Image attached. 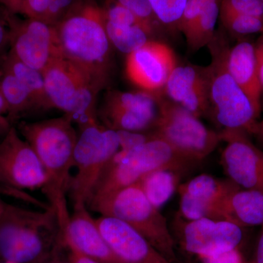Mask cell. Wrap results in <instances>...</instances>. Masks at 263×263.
I'll return each mask as SVG.
<instances>
[{"mask_svg":"<svg viewBox=\"0 0 263 263\" xmlns=\"http://www.w3.org/2000/svg\"><path fill=\"white\" fill-rule=\"evenodd\" d=\"M53 258H51V256L49 259H48L44 263H70L69 259H63L60 258V257H53Z\"/></svg>","mask_w":263,"mask_h":263,"instance_id":"43","label":"cell"},{"mask_svg":"<svg viewBox=\"0 0 263 263\" xmlns=\"http://www.w3.org/2000/svg\"><path fill=\"white\" fill-rule=\"evenodd\" d=\"M18 2L19 3V5H20L21 8H22V12H23L24 2H25V0H18Z\"/></svg>","mask_w":263,"mask_h":263,"instance_id":"47","label":"cell"},{"mask_svg":"<svg viewBox=\"0 0 263 263\" xmlns=\"http://www.w3.org/2000/svg\"><path fill=\"white\" fill-rule=\"evenodd\" d=\"M61 240L51 206L32 210L5 203L0 214V262L44 263Z\"/></svg>","mask_w":263,"mask_h":263,"instance_id":"3","label":"cell"},{"mask_svg":"<svg viewBox=\"0 0 263 263\" xmlns=\"http://www.w3.org/2000/svg\"><path fill=\"white\" fill-rule=\"evenodd\" d=\"M261 140H262V141H263V138H261Z\"/></svg>","mask_w":263,"mask_h":263,"instance_id":"49","label":"cell"},{"mask_svg":"<svg viewBox=\"0 0 263 263\" xmlns=\"http://www.w3.org/2000/svg\"><path fill=\"white\" fill-rule=\"evenodd\" d=\"M202 263H243L238 248L200 258Z\"/></svg>","mask_w":263,"mask_h":263,"instance_id":"35","label":"cell"},{"mask_svg":"<svg viewBox=\"0 0 263 263\" xmlns=\"http://www.w3.org/2000/svg\"><path fill=\"white\" fill-rule=\"evenodd\" d=\"M74 150L75 176L70 193L73 205H88L99 180L121 148L119 133L98 120L79 126Z\"/></svg>","mask_w":263,"mask_h":263,"instance_id":"7","label":"cell"},{"mask_svg":"<svg viewBox=\"0 0 263 263\" xmlns=\"http://www.w3.org/2000/svg\"><path fill=\"white\" fill-rule=\"evenodd\" d=\"M257 263H263V230L257 246Z\"/></svg>","mask_w":263,"mask_h":263,"instance_id":"41","label":"cell"},{"mask_svg":"<svg viewBox=\"0 0 263 263\" xmlns=\"http://www.w3.org/2000/svg\"><path fill=\"white\" fill-rule=\"evenodd\" d=\"M254 134L257 135L260 138H263V121L257 124V129Z\"/></svg>","mask_w":263,"mask_h":263,"instance_id":"44","label":"cell"},{"mask_svg":"<svg viewBox=\"0 0 263 263\" xmlns=\"http://www.w3.org/2000/svg\"><path fill=\"white\" fill-rule=\"evenodd\" d=\"M220 2L221 0H214L208 5L194 24L190 32L185 36L189 49L193 53L207 46L215 35Z\"/></svg>","mask_w":263,"mask_h":263,"instance_id":"25","label":"cell"},{"mask_svg":"<svg viewBox=\"0 0 263 263\" xmlns=\"http://www.w3.org/2000/svg\"><path fill=\"white\" fill-rule=\"evenodd\" d=\"M220 134L226 143L221 163L230 180L240 187L263 193L262 151L242 129H223Z\"/></svg>","mask_w":263,"mask_h":263,"instance_id":"14","label":"cell"},{"mask_svg":"<svg viewBox=\"0 0 263 263\" xmlns=\"http://www.w3.org/2000/svg\"><path fill=\"white\" fill-rule=\"evenodd\" d=\"M87 207L86 204L73 205V211L61 231L64 245L100 263H124L109 247Z\"/></svg>","mask_w":263,"mask_h":263,"instance_id":"17","label":"cell"},{"mask_svg":"<svg viewBox=\"0 0 263 263\" xmlns=\"http://www.w3.org/2000/svg\"><path fill=\"white\" fill-rule=\"evenodd\" d=\"M0 174L20 191L43 190L47 183L37 154L13 125L0 141Z\"/></svg>","mask_w":263,"mask_h":263,"instance_id":"12","label":"cell"},{"mask_svg":"<svg viewBox=\"0 0 263 263\" xmlns=\"http://www.w3.org/2000/svg\"><path fill=\"white\" fill-rule=\"evenodd\" d=\"M8 113V106H7V104L5 103L3 95L0 93V116H4V117H7Z\"/></svg>","mask_w":263,"mask_h":263,"instance_id":"42","label":"cell"},{"mask_svg":"<svg viewBox=\"0 0 263 263\" xmlns=\"http://www.w3.org/2000/svg\"><path fill=\"white\" fill-rule=\"evenodd\" d=\"M262 1H263V0H262Z\"/></svg>","mask_w":263,"mask_h":263,"instance_id":"50","label":"cell"},{"mask_svg":"<svg viewBox=\"0 0 263 263\" xmlns=\"http://www.w3.org/2000/svg\"><path fill=\"white\" fill-rule=\"evenodd\" d=\"M148 134L149 138L144 143L129 149L119 150L99 180L91 199L135 184L156 170H170L182 174L198 164L168 143Z\"/></svg>","mask_w":263,"mask_h":263,"instance_id":"5","label":"cell"},{"mask_svg":"<svg viewBox=\"0 0 263 263\" xmlns=\"http://www.w3.org/2000/svg\"><path fill=\"white\" fill-rule=\"evenodd\" d=\"M228 67L232 77L243 90L260 117L262 86L257 70L253 43L239 41L233 47L230 48Z\"/></svg>","mask_w":263,"mask_h":263,"instance_id":"20","label":"cell"},{"mask_svg":"<svg viewBox=\"0 0 263 263\" xmlns=\"http://www.w3.org/2000/svg\"><path fill=\"white\" fill-rule=\"evenodd\" d=\"M50 0H25L22 15L26 18L44 20Z\"/></svg>","mask_w":263,"mask_h":263,"instance_id":"34","label":"cell"},{"mask_svg":"<svg viewBox=\"0 0 263 263\" xmlns=\"http://www.w3.org/2000/svg\"><path fill=\"white\" fill-rule=\"evenodd\" d=\"M87 205L100 216L124 221L170 261L179 262L176 242L165 218L147 199L138 183L105 196L91 198Z\"/></svg>","mask_w":263,"mask_h":263,"instance_id":"6","label":"cell"},{"mask_svg":"<svg viewBox=\"0 0 263 263\" xmlns=\"http://www.w3.org/2000/svg\"><path fill=\"white\" fill-rule=\"evenodd\" d=\"M177 65L174 50L166 43L152 40L127 55L126 75L140 90L163 94L167 79Z\"/></svg>","mask_w":263,"mask_h":263,"instance_id":"15","label":"cell"},{"mask_svg":"<svg viewBox=\"0 0 263 263\" xmlns=\"http://www.w3.org/2000/svg\"><path fill=\"white\" fill-rule=\"evenodd\" d=\"M133 13L150 35L155 36L164 27L157 18L148 0H117Z\"/></svg>","mask_w":263,"mask_h":263,"instance_id":"29","label":"cell"},{"mask_svg":"<svg viewBox=\"0 0 263 263\" xmlns=\"http://www.w3.org/2000/svg\"><path fill=\"white\" fill-rule=\"evenodd\" d=\"M160 95L108 90L98 103V121L116 131L148 133L157 119Z\"/></svg>","mask_w":263,"mask_h":263,"instance_id":"10","label":"cell"},{"mask_svg":"<svg viewBox=\"0 0 263 263\" xmlns=\"http://www.w3.org/2000/svg\"><path fill=\"white\" fill-rule=\"evenodd\" d=\"M10 29L9 53L19 61L42 72L51 62L62 57L56 27L41 19L17 18L4 13Z\"/></svg>","mask_w":263,"mask_h":263,"instance_id":"11","label":"cell"},{"mask_svg":"<svg viewBox=\"0 0 263 263\" xmlns=\"http://www.w3.org/2000/svg\"><path fill=\"white\" fill-rule=\"evenodd\" d=\"M163 95L195 117L200 118L209 112L207 81L202 67L176 66L164 86Z\"/></svg>","mask_w":263,"mask_h":263,"instance_id":"19","label":"cell"},{"mask_svg":"<svg viewBox=\"0 0 263 263\" xmlns=\"http://www.w3.org/2000/svg\"><path fill=\"white\" fill-rule=\"evenodd\" d=\"M52 108L64 112L78 126L98 119L99 91L84 72L63 57L43 72Z\"/></svg>","mask_w":263,"mask_h":263,"instance_id":"9","label":"cell"},{"mask_svg":"<svg viewBox=\"0 0 263 263\" xmlns=\"http://www.w3.org/2000/svg\"><path fill=\"white\" fill-rule=\"evenodd\" d=\"M99 229L114 253L124 263H173L124 221L100 216Z\"/></svg>","mask_w":263,"mask_h":263,"instance_id":"18","label":"cell"},{"mask_svg":"<svg viewBox=\"0 0 263 263\" xmlns=\"http://www.w3.org/2000/svg\"><path fill=\"white\" fill-rule=\"evenodd\" d=\"M221 29L208 45L210 65L202 67L206 79L210 112L224 129L255 133L259 116L247 95L232 77L228 67L230 46Z\"/></svg>","mask_w":263,"mask_h":263,"instance_id":"4","label":"cell"},{"mask_svg":"<svg viewBox=\"0 0 263 263\" xmlns=\"http://www.w3.org/2000/svg\"><path fill=\"white\" fill-rule=\"evenodd\" d=\"M0 93L8 106L7 118L11 124L37 111L35 104L25 86L10 71L0 65Z\"/></svg>","mask_w":263,"mask_h":263,"instance_id":"22","label":"cell"},{"mask_svg":"<svg viewBox=\"0 0 263 263\" xmlns=\"http://www.w3.org/2000/svg\"><path fill=\"white\" fill-rule=\"evenodd\" d=\"M239 187L231 180L216 179L209 175L197 176L180 185V212L188 221L200 219L227 220L226 202Z\"/></svg>","mask_w":263,"mask_h":263,"instance_id":"13","label":"cell"},{"mask_svg":"<svg viewBox=\"0 0 263 263\" xmlns=\"http://www.w3.org/2000/svg\"><path fill=\"white\" fill-rule=\"evenodd\" d=\"M79 0H50L45 22L57 26L77 4Z\"/></svg>","mask_w":263,"mask_h":263,"instance_id":"33","label":"cell"},{"mask_svg":"<svg viewBox=\"0 0 263 263\" xmlns=\"http://www.w3.org/2000/svg\"><path fill=\"white\" fill-rule=\"evenodd\" d=\"M214 0H187L179 25V32L186 36L208 5Z\"/></svg>","mask_w":263,"mask_h":263,"instance_id":"32","label":"cell"},{"mask_svg":"<svg viewBox=\"0 0 263 263\" xmlns=\"http://www.w3.org/2000/svg\"><path fill=\"white\" fill-rule=\"evenodd\" d=\"M0 188H3V186H0ZM6 202L3 200V199L0 197V214L3 212V209H4L5 205Z\"/></svg>","mask_w":263,"mask_h":263,"instance_id":"46","label":"cell"},{"mask_svg":"<svg viewBox=\"0 0 263 263\" xmlns=\"http://www.w3.org/2000/svg\"><path fill=\"white\" fill-rule=\"evenodd\" d=\"M227 220L240 228L263 226V193L238 187L226 202Z\"/></svg>","mask_w":263,"mask_h":263,"instance_id":"21","label":"cell"},{"mask_svg":"<svg viewBox=\"0 0 263 263\" xmlns=\"http://www.w3.org/2000/svg\"><path fill=\"white\" fill-rule=\"evenodd\" d=\"M10 29L5 19L0 18V64L10 50Z\"/></svg>","mask_w":263,"mask_h":263,"instance_id":"36","label":"cell"},{"mask_svg":"<svg viewBox=\"0 0 263 263\" xmlns=\"http://www.w3.org/2000/svg\"><path fill=\"white\" fill-rule=\"evenodd\" d=\"M164 28L179 31L181 15L187 0H148Z\"/></svg>","mask_w":263,"mask_h":263,"instance_id":"27","label":"cell"},{"mask_svg":"<svg viewBox=\"0 0 263 263\" xmlns=\"http://www.w3.org/2000/svg\"><path fill=\"white\" fill-rule=\"evenodd\" d=\"M70 117L38 122H21L17 129L39 157L47 176L43 193L56 212L61 230L70 218L67 196L74 168V150L78 133Z\"/></svg>","mask_w":263,"mask_h":263,"instance_id":"2","label":"cell"},{"mask_svg":"<svg viewBox=\"0 0 263 263\" xmlns=\"http://www.w3.org/2000/svg\"><path fill=\"white\" fill-rule=\"evenodd\" d=\"M0 65L10 71L25 86L35 104L37 111L52 109L42 72L19 61L9 52Z\"/></svg>","mask_w":263,"mask_h":263,"instance_id":"23","label":"cell"},{"mask_svg":"<svg viewBox=\"0 0 263 263\" xmlns=\"http://www.w3.org/2000/svg\"><path fill=\"white\" fill-rule=\"evenodd\" d=\"M0 186H3V187L5 188H10V189H15L10 186L9 184H8V182H7L6 180L5 179V178L3 177V175L0 174ZM16 190V189H15Z\"/></svg>","mask_w":263,"mask_h":263,"instance_id":"45","label":"cell"},{"mask_svg":"<svg viewBox=\"0 0 263 263\" xmlns=\"http://www.w3.org/2000/svg\"><path fill=\"white\" fill-rule=\"evenodd\" d=\"M0 5L4 8V13L22 14V8L18 0H0Z\"/></svg>","mask_w":263,"mask_h":263,"instance_id":"39","label":"cell"},{"mask_svg":"<svg viewBox=\"0 0 263 263\" xmlns=\"http://www.w3.org/2000/svg\"><path fill=\"white\" fill-rule=\"evenodd\" d=\"M0 263H15V262H0Z\"/></svg>","mask_w":263,"mask_h":263,"instance_id":"48","label":"cell"},{"mask_svg":"<svg viewBox=\"0 0 263 263\" xmlns=\"http://www.w3.org/2000/svg\"><path fill=\"white\" fill-rule=\"evenodd\" d=\"M235 13L263 19L262 0H221L219 14Z\"/></svg>","mask_w":263,"mask_h":263,"instance_id":"31","label":"cell"},{"mask_svg":"<svg viewBox=\"0 0 263 263\" xmlns=\"http://www.w3.org/2000/svg\"><path fill=\"white\" fill-rule=\"evenodd\" d=\"M55 27L62 57L80 69L99 92L106 89L114 72L113 46L98 2L79 0Z\"/></svg>","mask_w":263,"mask_h":263,"instance_id":"1","label":"cell"},{"mask_svg":"<svg viewBox=\"0 0 263 263\" xmlns=\"http://www.w3.org/2000/svg\"><path fill=\"white\" fill-rule=\"evenodd\" d=\"M105 30L112 46L129 55L137 51L154 38L141 25L119 27L105 22Z\"/></svg>","mask_w":263,"mask_h":263,"instance_id":"26","label":"cell"},{"mask_svg":"<svg viewBox=\"0 0 263 263\" xmlns=\"http://www.w3.org/2000/svg\"><path fill=\"white\" fill-rule=\"evenodd\" d=\"M148 133L198 164L221 142L220 133L205 127L199 118L163 94L159 95L157 119Z\"/></svg>","mask_w":263,"mask_h":263,"instance_id":"8","label":"cell"},{"mask_svg":"<svg viewBox=\"0 0 263 263\" xmlns=\"http://www.w3.org/2000/svg\"><path fill=\"white\" fill-rule=\"evenodd\" d=\"M181 176L170 170H156L145 175L138 183L152 205L160 209L179 189Z\"/></svg>","mask_w":263,"mask_h":263,"instance_id":"24","label":"cell"},{"mask_svg":"<svg viewBox=\"0 0 263 263\" xmlns=\"http://www.w3.org/2000/svg\"><path fill=\"white\" fill-rule=\"evenodd\" d=\"M219 18L224 30L237 37L263 32L262 18L235 13L219 14Z\"/></svg>","mask_w":263,"mask_h":263,"instance_id":"28","label":"cell"},{"mask_svg":"<svg viewBox=\"0 0 263 263\" xmlns=\"http://www.w3.org/2000/svg\"><path fill=\"white\" fill-rule=\"evenodd\" d=\"M12 126L13 124H11L8 118L4 116H0V141L4 138Z\"/></svg>","mask_w":263,"mask_h":263,"instance_id":"40","label":"cell"},{"mask_svg":"<svg viewBox=\"0 0 263 263\" xmlns=\"http://www.w3.org/2000/svg\"><path fill=\"white\" fill-rule=\"evenodd\" d=\"M241 228L226 220L189 221L181 231V243L186 252L201 258L238 248L243 238Z\"/></svg>","mask_w":263,"mask_h":263,"instance_id":"16","label":"cell"},{"mask_svg":"<svg viewBox=\"0 0 263 263\" xmlns=\"http://www.w3.org/2000/svg\"><path fill=\"white\" fill-rule=\"evenodd\" d=\"M100 7L105 22L119 27H131L135 25L143 27L136 17L127 8L118 3L117 0H105L103 5H100Z\"/></svg>","mask_w":263,"mask_h":263,"instance_id":"30","label":"cell"},{"mask_svg":"<svg viewBox=\"0 0 263 263\" xmlns=\"http://www.w3.org/2000/svg\"><path fill=\"white\" fill-rule=\"evenodd\" d=\"M254 46L257 70H258L259 79L262 84L263 92V34L258 38L257 42L254 44Z\"/></svg>","mask_w":263,"mask_h":263,"instance_id":"37","label":"cell"},{"mask_svg":"<svg viewBox=\"0 0 263 263\" xmlns=\"http://www.w3.org/2000/svg\"><path fill=\"white\" fill-rule=\"evenodd\" d=\"M68 249V259L70 263H100L95 259L80 253L75 249Z\"/></svg>","mask_w":263,"mask_h":263,"instance_id":"38","label":"cell"}]
</instances>
